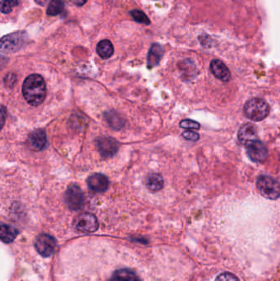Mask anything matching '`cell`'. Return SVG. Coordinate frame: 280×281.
I'll use <instances>...</instances> for the list:
<instances>
[{"mask_svg":"<svg viewBox=\"0 0 280 281\" xmlns=\"http://www.w3.org/2000/svg\"><path fill=\"white\" fill-rule=\"evenodd\" d=\"M22 93L28 103L33 106L41 105L46 96V86L43 77L39 74H32L25 80Z\"/></svg>","mask_w":280,"mask_h":281,"instance_id":"1","label":"cell"},{"mask_svg":"<svg viewBox=\"0 0 280 281\" xmlns=\"http://www.w3.org/2000/svg\"><path fill=\"white\" fill-rule=\"evenodd\" d=\"M28 34L26 32H16L0 39V52L10 54L18 51L26 45Z\"/></svg>","mask_w":280,"mask_h":281,"instance_id":"2","label":"cell"},{"mask_svg":"<svg viewBox=\"0 0 280 281\" xmlns=\"http://www.w3.org/2000/svg\"><path fill=\"white\" fill-rule=\"evenodd\" d=\"M244 113L250 120L261 122L269 114V106L265 100L256 97L246 102Z\"/></svg>","mask_w":280,"mask_h":281,"instance_id":"3","label":"cell"},{"mask_svg":"<svg viewBox=\"0 0 280 281\" xmlns=\"http://www.w3.org/2000/svg\"><path fill=\"white\" fill-rule=\"evenodd\" d=\"M257 188L264 198L270 200H277L279 198V183L271 177L267 175L259 177Z\"/></svg>","mask_w":280,"mask_h":281,"instance_id":"4","label":"cell"},{"mask_svg":"<svg viewBox=\"0 0 280 281\" xmlns=\"http://www.w3.org/2000/svg\"><path fill=\"white\" fill-rule=\"evenodd\" d=\"M35 247L43 257H50L55 251L57 242L54 237L49 234H41L35 240Z\"/></svg>","mask_w":280,"mask_h":281,"instance_id":"5","label":"cell"},{"mask_svg":"<svg viewBox=\"0 0 280 281\" xmlns=\"http://www.w3.org/2000/svg\"><path fill=\"white\" fill-rule=\"evenodd\" d=\"M65 202L71 210H78L84 204V194L79 187L72 185L67 189L65 195Z\"/></svg>","mask_w":280,"mask_h":281,"instance_id":"6","label":"cell"},{"mask_svg":"<svg viewBox=\"0 0 280 281\" xmlns=\"http://www.w3.org/2000/svg\"><path fill=\"white\" fill-rule=\"evenodd\" d=\"M74 227L84 233H93L98 230L99 223L97 218L91 214H81L74 221Z\"/></svg>","mask_w":280,"mask_h":281,"instance_id":"7","label":"cell"},{"mask_svg":"<svg viewBox=\"0 0 280 281\" xmlns=\"http://www.w3.org/2000/svg\"><path fill=\"white\" fill-rule=\"evenodd\" d=\"M248 157L254 162H264L267 159L268 150L263 142L257 140L246 146Z\"/></svg>","mask_w":280,"mask_h":281,"instance_id":"8","label":"cell"},{"mask_svg":"<svg viewBox=\"0 0 280 281\" xmlns=\"http://www.w3.org/2000/svg\"><path fill=\"white\" fill-rule=\"evenodd\" d=\"M99 152L104 157H111L118 152L119 143L117 140L109 137H104L97 141Z\"/></svg>","mask_w":280,"mask_h":281,"instance_id":"9","label":"cell"},{"mask_svg":"<svg viewBox=\"0 0 280 281\" xmlns=\"http://www.w3.org/2000/svg\"><path fill=\"white\" fill-rule=\"evenodd\" d=\"M237 137H238L240 143L246 146L254 141L258 140L257 139V129L252 123H246V124L242 125V127L240 128Z\"/></svg>","mask_w":280,"mask_h":281,"instance_id":"10","label":"cell"},{"mask_svg":"<svg viewBox=\"0 0 280 281\" xmlns=\"http://www.w3.org/2000/svg\"><path fill=\"white\" fill-rule=\"evenodd\" d=\"M88 186L93 191L103 193L109 188V179L102 174H92L87 180Z\"/></svg>","mask_w":280,"mask_h":281,"instance_id":"11","label":"cell"},{"mask_svg":"<svg viewBox=\"0 0 280 281\" xmlns=\"http://www.w3.org/2000/svg\"><path fill=\"white\" fill-rule=\"evenodd\" d=\"M210 70L215 77L222 82H227L230 80V77H231L230 72H229L228 67L221 60L216 59V60L212 61L210 64Z\"/></svg>","mask_w":280,"mask_h":281,"instance_id":"12","label":"cell"},{"mask_svg":"<svg viewBox=\"0 0 280 281\" xmlns=\"http://www.w3.org/2000/svg\"><path fill=\"white\" fill-rule=\"evenodd\" d=\"M109 281H142L139 275L132 269L122 268L116 270Z\"/></svg>","mask_w":280,"mask_h":281,"instance_id":"13","label":"cell"},{"mask_svg":"<svg viewBox=\"0 0 280 281\" xmlns=\"http://www.w3.org/2000/svg\"><path fill=\"white\" fill-rule=\"evenodd\" d=\"M29 143L33 150L37 151L43 150L47 144V138L45 132L41 129H37L33 132L29 137Z\"/></svg>","mask_w":280,"mask_h":281,"instance_id":"14","label":"cell"},{"mask_svg":"<svg viewBox=\"0 0 280 281\" xmlns=\"http://www.w3.org/2000/svg\"><path fill=\"white\" fill-rule=\"evenodd\" d=\"M19 234L18 230L13 226L0 224V240L5 243H11Z\"/></svg>","mask_w":280,"mask_h":281,"instance_id":"15","label":"cell"},{"mask_svg":"<svg viewBox=\"0 0 280 281\" xmlns=\"http://www.w3.org/2000/svg\"><path fill=\"white\" fill-rule=\"evenodd\" d=\"M163 56V48L159 44H154L148 54V68L152 69L158 65Z\"/></svg>","mask_w":280,"mask_h":281,"instance_id":"16","label":"cell"},{"mask_svg":"<svg viewBox=\"0 0 280 281\" xmlns=\"http://www.w3.org/2000/svg\"><path fill=\"white\" fill-rule=\"evenodd\" d=\"M97 52L98 55L103 59H108L114 53V48L111 41L109 40H103L97 44Z\"/></svg>","mask_w":280,"mask_h":281,"instance_id":"17","label":"cell"},{"mask_svg":"<svg viewBox=\"0 0 280 281\" xmlns=\"http://www.w3.org/2000/svg\"><path fill=\"white\" fill-rule=\"evenodd\" d=\"M146 185L150 191L157 192L164 186V179L161 174L152 173L146 177Z\"/></svg>","mask_w":280,"mask_h":281,"instance_id":"18","label":"cell"},{"mask_svg":"<svg viewBox=\"0 0 280 281\" xmlns=\"http://www.w3.org/2000/svg\"><path fill=\"white\" fill-rule=\"evenodd\" d=\"M65 3L63 0H51L48 5L47 13L49 16H58L64 11Z\"/></svg>","mask_w":280,"mask_h":281,"instance_id":"19","label":"cell"},{"mask_svg":"<svg viewBox=\"0 0 280 281\" xmlns=\"http://www.w3.org/2000/svg\"><path fill=\"white\" fill-rule=\"evenodd\" d=\"M19 5L18 0H1L0 1V12L5 14L11 13L13 9Z\"/></svg>","mask_w":280,"mask_h":281,"instance_id":"20","label":"cell"},{"mask_svg":"<svg viewBox=\"0 0 280 281\" xmlns=\"http://www.w3.org/2000/svg\"><path fill=\"white\" fill-rule=\"evenodd\" d=\"M130 14L136 22L145 24L146 26L150 25V20L146 15V13L140 11V10H133L130 12Z\"/></svg>","mask_w":280,"mask_h":281,"instance_id":"21","label":"cell"},{"mask_svg":"<svg viewBox=\"0 0 280 281\" xmlns=\"http://www.w3.org/2000/svg\"><path fill=\"white\" fill-rule=\"evenodd\" d=\"M106 119H107L109 124L111 125L112 127L114 128V129H120L122 126V120L117 114L109 113V114H106Z\"/></svg>","mask_w":280,"mask_h":281,"instance_id":"22","label":"cell"},{"mask_svg":"<svg viewBox=\"0 0 280 281\" xmlns=\"http://www.w3.org/2000/svg\"><path fill=\"white\" fill-rule=\"evenodd\" d=\"M180 127L182 129H191V130H198L201 128V125L195 121L186 119L180 122Z\"/></svg>","mask_w":280,"mask_h":281,"instance_id":"23","label":"cell"},{"mask_svg":"<svg viewBox=\"0 0 280 281\" xmlns=\"http://www.w3.org/2000/svg\"><path fill=\"white\" fill-rule=\"evenodd\" d=\"M215 281H240L236 275L231 273H222L215 279Z\"/></svg>","mask_w":280,"mask_h":281,"instance_id":"24","label":"cell"},{"mask_svg":"<svg viewBox=\"0 0 280 281\" xmlns=\"http://www.w3.org/2000/svg\"><path fill=\"white\" fill-rule=\"evenodd\" d=\"M184 138H186V140L192 141V142H197L200 138V135L196 132L192 131V130H189V131H185L182 133Z\"/></svg>","mask_w":280,"mask_h":281,"instance_id":"25","label":"cell"},{"mask_svg":"<svg viewBox=\"0 0 280 281\" xmlns=\"http://www.w3.org/2000/svg\"><path fill=\"white\" fill-rule=\"evenodd\" d=\"M6 114V108L4 105H0V130L3 129L4 125H5Z\"/></svg>","mask_w":280,"mask_h":281,"instance_id":"26","label":"cell"},{"mask_svg":"<svg viewBox=\"0 0 280 281\" xmlns=\"http://www.w3.org/2000/svg\"><path fill=\"white\" fill-rule=\"evenodd\" d=\"M87 2V0H73V3L77 6H82Z\"/></svg>","mask_w":280,"mask_h":281,"instance_id":"27","label":"cell"},{"mask_svg":"<svg viewBox=\"0 0 280 281\" xmlns=\"http://www.w3.org/2000/svg\"><path fill=\"white\" fill-rule=\"evenodd\" d=\"M7 59L5 57H0V69L2 68L3 65H5L6 64Z\"/></svg>","mask_w":280,"mask_h":281,"instance_id":"28","label":"cell"},{"mask_svg":"<svg viewBox=\"0 0 280 281\" xmlns=\"http://www.w3.org/2000/svg\"><path fill=\"white\" fill-rule=\"evenodd\" d=\"M35 1H36V2L38 4V5H44L46 4V2H47L48 0H35Z\"/></svg>","mask_w":280,"mask_h":281,"instance_id":"29","label":"cell"}]
</instances>
